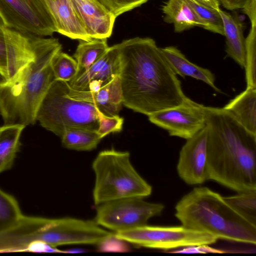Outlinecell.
<instances>
[{"mask_svg": "<svg viewBox=\"0 0 256 256\" xmlns=\"http://www.w3.org/2000/svg\"><path fill=\"white\" fill-rule=\"evenodd\" d=\"M202 22L204 29L224 36L222 18L218 10L202 5L194 0H186Z\"/></svg>", "mask_w": 256, "mask_h": 256, "instance_id": "obj_26", "label": "cell"}, {"mask_svg": "<svg viewBox=\"0 0 256 256\" xmlns=\"http://www.w3.org/2000/svg\"><path fill=\"white\" fill-rule=\"evenodd\" d=\"M36 56L10 80L0 81V114L4 124L26 126L36 121L38 107L54 80L51 60L62 46L54 38L35 36Z\"/></svg>", "mask_w": 256, "mask_h": 256, "instance_id": "obj_3", "label": "cell"}, {"mask_svg": "<svg viewBox=\"0 0 256 256\" xmlns=\"http://www.w3.org/2000/svg\"><path fill=\"white\" fill-rule=\"evenodd\" d=\"M54 80L69 82L76 75L78 64L74 58L62 51L57 53L51 60Z\"/></svg>", "mask_w": 256, "mask_h": 256, "instance_id": "obj_28", "label": "cell"}, {"mask_svg": "<svg viewBox=\"0 0 256 256\" xmlns=\"http://www.w3.org/2000/svg\"><path fill=\"white\" fill-rule=\"evenodd\" d=\"M68 95L76 100L94 105L108 116L118 115L123 105L119 75L96 92L76 91L69 86Z\"/></svg>", "mask_w": 256, "mask_h": 256, "instance_id": "obj_15", "label": "cell"}, {"mask_svg": "<svg viewBox=\"0 0 256 256\" xmlns=\"http://www.w3.org/2000/svg\"><path fill=\"white\" fill-rule=\"evenodd\" d=\"M109 48L106 38L80 40L74 54L78 64V71L75 77L87 70L102 56Z\"/></svg>", "mask_w": 256, "mask_h": 256, "instance_id": "obj_22", "label": "cell"}, {"mask_svg": "<svg viewBox=\"0 0 256 256\" xmlns=\"http://www.w3.org/2000/svg\"><path fill=\"white\" fill-rule=\"evenodd\" d=\"M91 38H108L116 17L97 0H70Z\"/></svg>", "mask_w": 256, "mask_h": 256, "instance_id": "obj_14", "label": "cell"}, {"mask_svg": "<svg viewBox=\"0 0 256 256\" xmlns=\"http://www.w3.org/2000/svg\"><path fill=\"white\" fill-rule=\"evenodd\" d=\"M160 49L170 66L176 75H179L184 78L188 76L202 81L214 90L221 92L216 86L215 76L210 70L190 62L175 46H169Z\"/></svg>", "mask_w": 256, "mask_h": 256, "instance_id": "obj_17", "label": "cell"}, {"mask_svg": "<svg viewBox=\"0 0 256 256\" xmlns=\"http://www.w3.org/2000/svg\"><path fill=\"white\" fill-rule=\"evenodd\" d=\"M177 170L188 184H201L208 180L206 126L186 140L180 152Z\"/></svg>", "mask_w": 256, "mask_h": 256, "instance_id": "obj_12", "label": "cell"}, {"mask_svg": "<svg viewBox=\"0 0 256 256\" xmlns=\"http://www.w3.org/2000/svg\"><path fill=\"white\" fill-rule=\"evenodd\" d=\"M208 180L237 192L256 190V134L223 108L207 106Z\"/></svg>", "mask_w": 256, "mask_h": 256, "instance_id": "obj_2", "label": "cell"}, {"mask_svg": "<svg viewBox=\"0 0 256 256\" xmlns=\"http://www.w3.org/2000/svg\"><path fill=\"white\" fill-rule=\"evenodd\" d=\"M114 236L134 245L148 248L170 250L192 246L211 244L218 240L201 231L178 226H149L146 224L116 232Z\"/></svg>", "mask_w": 256, "mask_h": 256, "instance_id": "obj_7", "label": "cell"}, {"mask_svg": "<svg viewBox=\"0 0 256 256\" xmlns=\"http://www.w3.org/2000/svg\"><path fill=\"white\" fill-rule=\"evenodd\" d=\"M125 241L112 236L104 240L98 245L100 251L103 252H126L128 247Z\"/></svg>", "mask_w": 256, "mask_h": 256, "instance_id": "obj_31", "label": "cell"}, {"mask_svg": "<svg viewBox=\"0 0 256 256\" xmlns=\"http://www.w3.org/2000/svg\"><path fill=\"white\" fill-rule=\"evenodd\" d=\"M96 110L98 126L96 132L102 138L110 133L118 132L122 130L124 124V118L122 117L119 115L108 116L97 108Z\"/></svg>", "mask_w": 256, "mask_h": 256, "instance_id": "obj_29", "label": "cell"}, {"mask_svg": "<svg viewBox=\"0 0 256 256\" xmlns=\"http://www.w3.org/2000/svg\"><path fill=\"white\" fill-rule=\"evenodd\" d=\"M223 108L245 128L256 134V88L246 87Z\"/></svg>", "mask_w": 256, "mask_h": 256, "instance_id": "obj_19", "label": "cell"}, {"mask_svg": "<svg viewBox=\"0 0 256 256\" xmlns=\"http://www.w3.org/2000/svg\"><path fill=\"white\" fill-rule=\"evenodd\" d=\"M218 12L222 21L227 55L241 68H244L246 48L242 24L236 16L220 8Z\"/></svg>", "mask_w": 256, "mask_h": 256, "instance_id": "obj_18", "label": "cell"}, {"mask_svg": "<svg viewBox=\"0 0 256 256\" xmlns=\"http://www.w3.org/2000/svg\"><path fill=\"white\" fill-rule=\"evenodd\" d=\"M54 21L56 32L72 39L92 40L70 0H44Z\"/></svg>", "mask_w": 256, "mask_h": 256, "instance_id": "obj_16", "label": "cell"}, {"mask_svg": "<svg viewBox=\"0 0 256 256\" xmlns=\"http://www.w3.org/2000/svg\"><path fill=\"white\" fill-rule=\"evenodd\" d=\"M66 148L80 151L95 149L102 139L95 131L82 128H68L60 137Z\"/></svg>", "mask_w": 256, "mask_h": 256, "instance_id": "obj_23", "label": "cell"}, {"mask_svg": "<svg viewBox=\"0 0 256 256\" xmlns=\"http://www.w3.org/2000/svg\"><path fill=\"white\" fill-rule=\"evenodd\" d=\"M223 198L238 214L256 226V190L238 192Z\"/></svg>", "mask_w": 256, "mask_h": 256, "instance_id": "obj_24", "label": "cell"}, {"mask_svg": "<svg viewBox=\"0 0 256 256\" xmlns=\"http://www.w3.org/2000/svg\"><path fill=\"white\" fill-rule=\"evenodd\" d=\"M0 24H1V25H5L6 26L4 21L3 18L2 16L0 14Z\"/></svg>", "mask_w": 256, "mask_h": 256, "instance_id": "obj_37", "label": "cell"}, {"mask_svg": "<svg viewBox=\"0 0 256 256\" xmlns=\"http://www.w3.org/2000/svg\"><path fill=\"white\" fill-rule=\"evenodd\" d=\"M198 3L218 10L220 8V4L216 0H194Z\"/></svg>", "mask_w": 256, "mask_h": 256, "instance_id": "obj_36", "label": "cell"}, {"mask_svg": "<svg viewBox=\"0 0 256 256\" xmlns=\"http://www.w3.org/2000/svg\"><path fill=\"white\" fill-rule=\"evenodd\" d=\"M242 10L250 24L256 23V0H248Z\"/></svg>", "mask_w": 256, "mask_h": 256, "instance_id": "obj_34", "label": "cell"}, {"mask_svg": "<svg viewBox=\"0 0 256 256\" xmlns=\"http://www.w3.org/2000/svg\"><path fill=\"white\" fill-rule=\"evenodd\" d=\"M122 103L146 116L177 106L186 98L180 81L150 38L118 44Z\"/></svg>", "mask_w": 256, "mask_h": 256, "instance_id": "obj_1", "label": "cell"}, {"mask_svg": "<svg viewBox=\"0 0 256 256\" xmlns=\"http://www.w3.org/2000/svg\"><path fill=\"white\" fill-rule=\"evenodd\" d=\"M176 253H224L223 250L210 247L208 244H201L183 247L182 248L173 251Z\"/></svg>", "mask_w": 256, "mask_h": 256, "instance_id": "obj_32", "label": "cell"}, {"mask_svg": "<svg viewBox=\"0 0 256 256\" xmlns=\"http://www.w3.org/2000/svg\"><path fill=\"white\" fill-rule=\"evenodd\" d=\"M149 121L169 135L188 140L206 126L207 106L188 97L181 104L148 116Z\"/></svg>", "mask_w": 256, "mask_h": 256, "instance_id": "obj_10", "label": "cell"}, {"mask_svg": "<svg viewBox=\"0 0 256 256\" xmlns=\"http://www.w3.org/2000/svg\"><path fill=\"white\" fill-rule=\"evenodd\" d=\"M25 252H64L58 250L56 248L52 247L44 242H34L29 244L25 250Z\"/></svg>", "mask_w": 256, "mask_h": 256, "instance_id": "obj_33", "label": "cell"}, {"mask_svg": "<svg viewBox=\"0 0 256 256\" xmlns=\"http://www.w3.org/2000/svg\"><path fill=\"white\" fill-rule=\"evenodd\" d=\"M34 35L0 24V74L12 80L36 56Z\"/></svg>", "mask_w": 256, "mask_h": 256, "instance_id": "obj_11", "label": "cell"}, {"mask_svg": "<svg viewBox=\"0 0 256 256\" xmlns=\"http://www.w3.org/2000/svg\"><path fill=\"white\" fill-rule=\"evenodd\" d=\"M93 198L96 204L117 199L150 196L152 186L138 174L128 152L114 149L100 152L94 160Z\"/></svg>", "mask_w": 256, "mask_h": 256, "instance_id": "obj_5", "label": "cell"}, {"mask_svg": "<svg viewBox=\"0 0 256 256\" xmlns=\"http://www.w3.org/2000/svg\"><path fill=\"white\" fill-rule=\"evenodd\" d=\"M164 20L173 24L174 32H181L194 26L204 28L186 0H167L162 6Z\"/></svg>", "mask_w": 256, "mask_h": 256, "instance_id": "obj_20", "label": "cell"}, {"mask_svg": "<svg viewBox=\"0 0 256 256\" xmlns=\"http://www.w3.org/2000/svg\"><path fill=\"white\" fill-rule=\"evenodd\" d=\"M143 198L128 197L98 204L95 222L115 232L146 225L150 218L160 214L164 206Z\"/></svg>", "mask_w": 256, "mask_h": 256, "instance_id": "obj_8", "label": "cell"}, {"mask_svg": "<svg viewBox=\"0 0 256 256\" xmlns=\"http://www.w3.org/2000/svg\"><path fill=\"white\" fill-rule=\"evenodd\" d=\"M68 89V82L54 80L38 107L36 120L60 138L68 128L96 132L98 126L96 107L70 97Z\"/></svg>", "mask_w": 256, "mask_h": 256, "instance_id": "obj_6", "label": "cell"}, {"mask_svg": "<svg viewBox=\"0 0 256 256\" xmlns=\"http://www.w3.org/2000/svg\"><path fill=\"white\" fill-rule=\"evenodd\" d=\"M116 18L149 0H97Z\"/></svg>", "mask_w": 256, "mask_h": 256, "instance_id": "obj_30", "label": "cell"}, {"mask_svg": "<svg viewBox=\"0 0 256 256\" xmlns=\"http://www.w3.org/2000/svg\"><path fill=\"white\" fill-rule=\"evenodd\" d=\"M0 14L6 26L22 33L41 36L56 32L44 0H0Z\"/></svg>", "mask_w": 256, "mask_h": 256, "instance_id": "obj_9", "label": "cell"}, {"mask_svg": "<svg viewBox=\"0 0 256 256\" xmlns=\"http://www.w3.org/2000/svg\"><path fill=\"white\" fill-rule=\"evenodd\" d=\"M120 70L118 44L110 46L100 58L68 84L72 90L96 92L118 76Z\"/></svg>", "mask_w": 256, "mask_h": 256, "instance_id": "obj_13", "label": "cell"}, {"mask_svg": "<svg viewBox=\"0 0 256 256\" xmlns=\"http://www.w3.org/2000/svg\"><path fill=\"white\" fill-rule=\"evenodd\" d=\"M22 215L16 198L0 188V232L12 226Z\"/></svg>", "mask_w": 256, "mask_h": 256, "instance_id": "obj_25", "label": "cell"}, {"mask_svg": "<svg viewBox=\"0 0 256 256\" xmlns=\"http://www.w3.org/2000/svg\"><path fill=\"white\" fill-rule=\"evenodd\" d=\"M220 6L230 10L242 9L248 0H216Z\"/></svg>", "mask_w": 256, "mask_h": 256, "instance_id": "obj_35", "label": "cell"}, {"mask_svg": "<svg viewBox=\"0 0 256 256\" xmlns=\"http://www.w3.org/2000/svg\"><path fill=\"white\" fill-rule=\"evenodd\" d=\"M175 209L176 216L186 228L210 234L218 239L256 244V226L208 188H195L180 199Z\"/></svg>", "mask_w": 256, "mask_h": 256, "instance_id": "obj_4", "label": "cell"}, {"mask_svg": "<svg viewBox=\"0 0 256 256\" xmlns=\"http://www.w3.org/2000/svg\"><path fill=\"white\" fill-rule=\"evenodd\" d=\"M250 24L245 38L246 80V87L256 88V23Z\"/></svg>", "mask_w": 256, "mask_h": 256, "instance_id": "obj_27", "label": "cell"}, {"mask_svg": "<svg viewBox=\"0 0 256 256\" xmlns=\"http://www.w3.org/2000/svg\"><path fill=\"white\" fill-rule=\"evenodd\" d=\"M24 127L20 124H4L0 127V173L12 166Z\"/></svg>", "mask_w": 256, "mask_h": 256, "instance_id": "obj_21", "label": "cell"}]
</instances>
